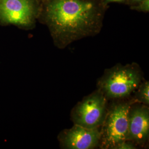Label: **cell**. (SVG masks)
<instances>
[{"label":"cell","instance_id":"obj_6","mask_svg":"<svg viewBox=\"0 0 149 149\" xmlns=\"http://www.w3.org/2000/svg\"><path fill=\"white\" fill-rule=\"evenodd\" d=\"M101 128L88 129L74 124L62 130L58 136L60 146L63 149H94L100 147Z\"/></svg>","mask_w":149,"mask_h":149},{"label":"cell","instance_id":"obj_10","mask_svg":"<svg viewBox=\"0 0 149 149\" xmlns=\"http://www.w3.org/2000/svg\"><path fill=\"white\" fill-rule=\"evenodd\" d=\"M134 10L144 12H148L149 11V0H141L138 4L133 7Z\"/></svg>","mask_w":149,"mask_h":149},{"label":"cell","instance_id":"obj_11","mask_svg":"<svg viewBox=\"0 0 149 149\" xmlns=\"http://www.w3.org/2000/svg\"><path fill=\"white\" fill-rule=\"evenodd\" d=\"M106 2H122L125 0H104Z\"/></svg>","mask_w":149,"mask_h":149},{"label":"cell","instance_id":"obj_1","mask_svg":"<svg viewBox=\"0 0 149 149\" xmlns=\"http://www.w3.org/2000/svg\"><path fill=\"white\" fill-rule=\"evenodd\" d=\"M38 20L46 25L57 48L98 34L103 19L100 0H41Z\"/></svg>","mask_w":149,"mask_h":149},{"label":"cell","instance_id":"obj_9","mask_svg":"<svg viewBox=\"0 0 149 149\" xmlns=\"http://www.w3.org/2000/svg\"><path fill=\"white\" fill-rule=\"evenodd\" d=\"M138 146L132 141L124 140L116 145L112 149H136Z\"/></svg>","mask_w":149,"mask_h":149},{"label":"cell","instance_id":"obj_5","mask_svg":"<svg viewBox=\"0 0 149 149\" xmlns=\"http://www.w3.org/2000/svg\"><path fill=\"white\" fill-rule=\"evenodd\" d=\"M108 100L97 89L73 108L71 119L74 124L88 129L101 128L108 110Z\"/></svg>","mask_w":149,"mask_h":149},{"label":"cell","instance_id":"obj_8","mask_svg":"<svg viewBox=\"0 0 149 149\" xmlns=\"http://www.w3.org/2000/svg\"><path fill=\"white\" fill-rule=\"evenodd\" d=\"M134 92L135 95L133 98L131 99L133 103H138L149 106V81H142Z\"/></svg>","mask_w":149,"mask_h":149},{"label":"cell","instance_id":"obj_4","mask_svg":"<svg viewBox=\"0 0 149 149\" xmlns=\"http://www.w3.org/2000/svg\"><path fill=\"white\" fill-rule=\"evenodd\" d=\"M40 0H0V26H15L24 30L36 27Z\"/></svg>","mask_w":149,"mask_h":149},{"label":"cell","instance_id":"obj_12","mask_svg":"<svg viewBox=\"0 0 149 149\" xmlns=\"http://www.w3.org/2000/svg\"><path fill=\"white\" fill-rule=\"evenodd\" d=\"M141 0H131L132 2L133 3L134 5H136L138 4L139 2H140Z\"/></svg>","mask_w":149,"mask_h":149},{"label":"cell","instance_id":"obj_2","mask_svg":"<svg viewBox=\"0 0 149 149\" xmlns=\"http://www.w3.org/2000/svg\"><path fill=\"white\" fill-rule=\"evenodd\" d=\"M143 80V74L138 64H118L107 69L97 81L100 90L108 100L128 98Z\"/></svg>","mask_w":149,"mask_h":149},{"label":"cell","instance_id":"obj_3","mask_svg":"<svg viewBox=\"0 0 149 149\" xmlns=\"http://www.w3.org/2000/svg\"><path fill=\"white\" fill-rule=\"evenodd\" d=\"M132 104V100L128 98L113 100L108 106L100 129V149H112L116 145L127 139L128 113Z\"/></svg>","mask_w":149,"mask_h":149},{"label":"cell","instance_id":"obj_13","mask_svg":"<svg viewBox=\"0 0 149 149\" xmlns=\"http://www.w3.org/2000/svg\"><path fill=\"white\" fill-rule=\"evenodd\" d=\"M40 1H41V0H40Z\"/></svg>","mask_w":149,"mask_h":149},{"label":"cell","instance_id":"obj_7","mask_svg":"<svg viewBox=\"0 0 149 149\" xmlns=\"http://www.w3.org/2000/svg\"><path fill=\"white\" fill-rule=\"evenodd\" d=\"M149 137V106L135 103L130 106L128 113L127 139L138 146L144 147Z\"/></svg>","mask_w":149,"mask_h":149}]
</instances>
